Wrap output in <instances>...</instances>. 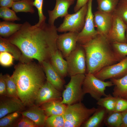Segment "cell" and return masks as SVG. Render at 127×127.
<instances>
[{"label":"cell","mask_w":127,"mask_h":127,"mask_svg":"<svg viewBox=\"0 0 127 127\" xmlns=\"http://www.w3.org/2000/svg\"><path fill=\"white\" fill-rule=\"evenodd\" d=\"M57 32L54 25L45 22L32 25L26 21L7 39L25 57L36 59L42 64L49 60L51 50L56 44Z\"/></svg>","instance_id":"cell-1"},{"label":"cell","mask_w":127,"mask_h":127,"mask_svg":"<svg viewBox=\"0 0 127 127\" xmlns=\"http://www.w3.org/2000/svg\"><path fill=\"white\" fill-rule=\"evenodd\" d=\"M44 71L40 66L31 63H20L15 67L12 76L19 98L25 107L34 105L38 91L46 81Z\"/></svg>","instance_id":"cell-2"},{"label":"cell","mask_w":127,"mask_h":127,"mask_svg":"<svg viewBox=\"0 0 127 127\" xmlns=\"http://www.w3.org/2000/svg\"><path fill=\"white\" fill-rule=\"evenodd\" d=\"M81 45L86 54V73L94 75L104 67L121 60L106 38L99 34Z\"/></svg>","instance_id":"cell-3"},{"label":"cell","mask_w":127,"mask_h":127,"mask_svg":"<svg viewBox=\"0 0 127 127\" xmlns=\"http://www.w3.org/2000/svg\"><path fill=\"white\" fill-rule=\"evenodd\" d=\"M97 108H87L81 102L67 105L63 115L64 127H79L95 111Z\"/></svg>","instance_id":"cell-4"},{"label":"cell","mask_w":127,"mask_h":127,"mask_svg":"<svg viewBox=\"0 0 127 127\" xmlns=\"http://www.w3.org/2000/svg\"><path fill=\"white\" fill-rule=\"evenodd\" d=\"M85 74H79L71 76L68 83L65 86L62 95V103L71 105L81 101L85 95L83 92L82 85Z\"/></svg>","instance_id":"cell-5"},{"label":"cell","mask_w":127,"mask_h":127,"mask_svg":"<svg viewBox=\"0 0 127 127\" xmlns=\"http://www.w3.org/2000/svg\"><path fill=\"white\" fill-rule=\"evenodd\" d=\"M85 77L82 85V89L84 95L88 94L96 100L103 96L107 95L105 91L107 87L114 86L112 82L105 81L96 77L94 74L89 73L85 74Z\"/></svg>","instance_id":"cell-6"},{"label":"cell","mask_w":127,"mask_h":127,"mask_svg":"<svg viewBox=\"0 0 127 127\" xmlns=\"http://www.w3.org/2000/svg\"><path fill=\"white\" fill-rule=\"evenodd\" d=\"M65 58L67 64L68 74L70 76L86 73V54L81 45L77 43L75 48Z\"/></svg>","instance_id":"cell-7"},{"label":"cell","mask_w":127,"mask_h":127,"mask_svg":"<svg viewBox=\"0 0 127 127\" xmlns=\"http://www.w3.org/2000/svg\"><path fill=\"white\" fill-rule=\"evenodd\" d=\"M87 10V3L75 13L68 14L64 17L63 23L57 28V31L80 32L84 26Z\"/></svg>","instance_id":"cell-8"},{"label":"cell","mask_w":127,"mask_h":127,"mask_svg":"<svg viewBox=\"0 0 127 127\" xmlns=\"http://www.w3.org/2000/svg\"><path fill=\"white\" fill-rule=\"evenodd\" d=\"M93 0H89L87 3L88 10L84 26L78 34L77 43L84 44L92 40L98 34L95 28L94 15L92 12Z\"/></svg>","instance_id":"cell-9"},{"label":"cell","mask_w":127,"mask_h":127,"mask_svg":"<svg viewBox=\"0 0 127 127\" xmlns=\"http://www.w3.org/2000/svg\"><path fill=\"white\" fill-rule=\"evenodd\" d=\"M127 74V56L120 61L106 67L94 75L99 79L105 80L120 78Z\"/></svg>","instance_id":"cell-10"},{"label":"cell","mask_w":127,"mask_h":127,"mask_svg":"<svg viewBox=\"0 0 127 127\" xmlns=\"http://www.w3.org/2000/svg\"><path fill=\"white\" fill-rule=\"evenodd\" d=\"M111 27L106 38L110 43H126L125 37L127 25L114 12Z\"/></svg>","instance_id":"cell-11"},{"label":"cell","mask_w":127,"mask_h":127,"mask_svg":"<svg viewBox=\"0 0 127 127\" xmlns=\"http://www.w3.org/2000/svg\"><path fill=\"white\" fill-rule=\"evenodd\" d=\"M78 33L69 32L58 35L56 40V45L64 58H65L76 48Z\"/></svg>","instance_id":"cell-12"},{"label":"cell","mask_w":127,"mask_h":127,"mask_svg":"<svg viewBox=\"0 0 127 127\" xmlns=\"http://www.w3.org/2000/svg\"><path fill=\"white\" fill-rule=\"evenodd\" d=\"M62 96L61 91L46 81L38 91L34 105L40 106L51 101H61Z\"/></svg>","instance_id":"cell-13"},{"label":"cell","mask_w":127,"mask_h":127,"mask_svg":"<svg viewBox=\"0 0 127 127\" xmlns=\"http://www.w3.org/2000/svg\"><path fill=\"white\" fill-rule=\"evenodd\" d=\"M112 13L99 10L94 13V22L96 30L99 34L106 38L112 26Z\"/></svg>","instance_id":"cell-14"},{"label":"cell","mask_w":127,"mask_h":127,"mask_svg":"<svg viewBox=\"0 0 127 127\" xmlns=\"http://www.w3.org/2000/svg\"><path fill=\"white\" fill-rule=\"evenodd\" d=\"M25 106L18 98L8 96L1 97L0 101V119L16 111L22 112Z\"/></svg>","instance_id":"cell-15"},{"label":"cell","mask_w":127,"mask_h":127,"mask_svg":"<svg viewBox=\"0 0 127 127\" xmlns=\"http://www.w3.org/2000/svg\"><path fill=\"white\" fill-rule=\"evenodd\" d=\"M76 0H56L55 7L52 10L48 11L49 18L48 24L54 25L56 19L59 17H65L69 14L68 10L70 6L73 4Z\"/></svg>","instance_id":"cell-16"},{"label":"cell","mask_w":127,"mask_h":127,"mask_svg":"<svg viewBox=\"0 0 127 127\" xmlns=\"http://www.w3.org/2000/svg\"><path fill=\"white\" fill-rule=\"evenodd\" d=\"M42 64L47 81L58 90L61 91L63 89L64 83L63 78L58 73L49 61H44Z\"/></svg>","instance_id":"cell-17"},{"label":"cell","mask_w":127,"mask_h":127,"mask_svg":"<svg viewBox=\"0 0 127 127\" xmlns=\"http://www.w3.org/2000/svg\"><path fill=\"white\" fill-rule=\"evenodd\" d=\"M21 112L22 115L32 120L37 127H44L47 117L43 110L39 106L34 105Z\"/></svg>","instance_id":"cell-18"},{"label":"cell","mask_w":127,"mask_h":127,"mask_svg":"<svg viewBox=\"0 0 127 127\" xmlns=\"http://www.w3.org/2000/svg\"><path fill=\"white\" fill-rule=\"evenodd\" d=\"M61 101H49L43 104L40 107L44 110L47 117L53 115H63L67 106L62 103Z\"/></svg>","instance_id":"cell-19"},{"label":"cell","mask_w":127,"mask_h":127,"mask_svg":"<svg viewBox=\"0 0 127 127\" xmlns=\"http://www.w3.org/2000/svg\"><path fill=\"white\" fill-rule=\"evenodd\" d=\"M106 110L103 108L99 106L95 111L82 124L81 127H98L104 122L107 114Z\"/></svg>","instance_id":"cell-20"},{"label":"cell","mask_w":127,"mask_h":127,"mask_svg":"<svg viewBox=\"0 0 127 127\" xmlns=\"http://www.w3.org/2000/svg\"><path fill=\"white\" fill-rule=\"evenodd\" d=\"M114 85L113 95L116 97L127 98V74L118 79H110Z\"/></svg>","instance_id":"cell-21"},{"label":"cell","mask_w":127,"mask_h":127,"mask_svg":"<svg viewBox=\"0 0 127 127\" xmlns=\"http://www.w3.org/2000/svg\"><path fill=\"white\" fill-rule=\"evenodd\" d=\"M22 24H16L7 21L0 22V35L1 37L10 36L18 31Z\"/></svg>","instance_id":"cell-22"},{"label":"cell","mask_w":127,"mask_h":127,"mask_svg":"<svg viewBox=\"0 0 127 127\" xmlns=\"http://www.w3.org/2000/svg\"><path fill=\"white\" fill-rule=\"evenodd\" d=\"M18 48L10 42L7 39L0 37V52L10 53L16 60H20L21 54Z\"/></svg>","instance_id":"cell-23"},{"label":"cell","mask_w":127,"mask_h":127,"mask_svg":"<svg viewBox=\"0 0 127 127\" xmlns=\"http://www.w3.org/2000/svg\"><path fill=\"white\" fill-rule=\"evenodd\" d=\"M33 0H20L14 2L12 7L16 12H29L33 13L35 12L33 8Z\"/></svg>","instance_id":"cell-24"},{"label":"cell","mask_w":127,"mask_h":127,"mask_svg":"<svg viewBox=\"0 0 127 127\" xmlns=\"http://www.w3.org/2000/svg\"><path fill=\"white\" fill-rule=\"evenodd\" d=\"M122 123L121 112L115 111L108 113L104 121L108 127H121Z\"/></svg>","instance_id":"cell-25"},{"label":"cell","mask_w":127,"mask_h":127,"mask_svg":"<svg viewBox=\"0 0 127 127\" xmlns=\"http://www.w3.org/2000/svg\"><path fill=\"white\" fill-rule=\"evenodd\" d=\"M117 98L110 94L101 98L97 100V104L104 108L107 113L115 111Z\"/></svg>","instance_id":"cell-26"},{"label":"cell","mask_w":127,"mask_h":127,"mask_svg":"<svg viewBox=\"0 0 127 127\" xmlns=\"http://www.w3.org/2000/svg\"><path fill=\"white\" fill-rule=\"evenodd\" d=\"M97 9L106 12L112 13L115 11L119 0H96Z\"/></svg>","instance_id":"cell-27"},{"label":"cell","mask_w":127,"mask_h":127,"mask_svg":"<svg viewBox=\"0 0 127 127\" xmlns=\"http://www.w3.org/2000/svg\"><path fill=\"white\" fill-rule=\"evenodd\" d=\"M22 115L21 112L16 111L9 114L0 119V127H13Z\"/></svg>","instance_id":"cell-28"},{"label":"cell","mask_w":127,"mask_h":127,"mask_svg":"<svg viewBox=\"0 0 127 127\" xmlns=\"http://www.w3.org/2000/svg\"><path fill=\"white\" fill-rule=\"evenodd\" d=\"M5 80L8 96L19 98L16 86L11 76L7 74L4 75Z\"/></svg>","instance_id":"cell-29"},{"label":"cell","mask_w":127,"mask_h":127,"mask_svg":"<svg viewBox=\"0 0 127 127\" xmlns=\"http://www.w3.org/2000/svg\"><path fill=\"white\" fill-rule=\"evenodd\" d=\"M64 123L63 115H53L47 118L44 127H64Z\"/></svg>","instance_id":"cell-30"},{"label":"cell","mask_w":127,"mask_h":127,"mask_svg":"<svg viewBox=\"0 0 127 127\" xmlns=\"http://www.w3.org/2000/svg\"><path fill=\"white\" fill-rule=\"evenodd\" d=\"M15 12L9 8L0 7V18L5 21H14L20 20L16 14Z\"/></svg>","instance_id":"cell-31"},{"label":"cell","mask_w":127,"mask_h":127,"mask_svg":"<svg viewBox=\"0 0 127 127\" xmlns=\"http://www.w3.org/2000/svg\"><path fill=\"white\" fill-rule=\"evenodd\" d=\"M113 12L118 16L127 25V0H119Z\"/></svg>","instance_id":"cell-32"},{"label":"cell","mask_w":127,"mask_h":127,"mask_svg":"<svg viewBox=\"0 0 127 127\" xmlns=\"http://www.w3.org/2000/svg\"><path fill=\"white\" fill-rule=\"evenodd\" d=\"M111 44L114 51L121 60L127 56V43L115 42Z\"/></svg>","instance_id":"cell-33"},{"label":"cell","mask_w":127,"mask_h":127,"mask_svg":"<svg viewBox=\"0 0 127 127\" xmlns=\"http://www.w3.org/2000/svg\"><path fill=\"white\" fill-rule=\"evenodd\" d=\"M13 127H37L31 119L22 115L14 124Z\"/></svg>","instance_id":"cell-34"},{"label":"cell","mask_w":127,"mask_h":127,"mask_svg":"<svg viewBox=\"0 0 127 127\" xmlns=\"http://www.w3.org/2000/svg\"><path fill=\"white\" fill-rule=\"evenodd\" d=\"M43 0H34L33 2L34 6L37 8L39 16V21L35 24L39 26L45 22L46 17L44 15L43 11Z\"/></svg>","instance_id":"cell-35"},{"label":"cell","mask_w":127,"mask_h":127,"mask_svg":"<svg viewBox=\"0 0 127 127\" xmlns=\"http://www.w3.org/2000/svg\"><path fill=\"white\" fill-rule=\"evenodd\" d=\"M13 56L9 53L1 52L0 53V63L1 64L5 66H8L13 63Z\"/></svg>","instance_id":"cell-36"},{"label":"cell","mask_w":127,"mask_h":127,"mask_svg":"<svg viewBox=\"0 0 127 127\" xmlns=\"http://www.w3.org/2000/svg\"><path fill=\"white\" fill-rule=\"evenodd\" d=\"M114 111L122 112L127 110V99L116 97Z\"/></svg>","instance_id":"cell-37"},{"label":"cell","mask_w":127,"mask_h":127,"mask_svg":"<svg viewBox=\"0 0 127 127\" xmlns=\"http://www.w3.org/2000/svg\"><path fill=\"white\" fill-rule=\"evenodd\" d=\"M0 95L1 97L8 96L4 76L1 73L0 74Z\"/></svg>","instance_id":"cell-38"},{"label":"cell","mask_w":127,"mask_h":127,"mask_svg":"<svg viewBox=\"0 0 127 127\" xmlns=\"http://www.w3.org/2000/svg\"><path fill=\"white\" fill-rule=\"evenodd\" d=\"M89 0H77L76 4L74 7V10L75 12L79 10L82 7L87 4Z\"/></svg>","instance_id":"cell-39"},{"label":"cell","mask_w":127,"mask_h":127,"mask_svg":"<svg viewBox=\"0 0 127 127\" xmlns=\"http://www.w3.org/2000/svg\"><path fill=\"white\" fill-rule=\"evenodd\" d=\"M14 2L13 0H0V6L9 8L12 7Z\"/></svg>","instance_id":"cell-40"},{"label":"cell","mask_w":127,"mask_h":127,"mask_svg":"<svg viewBox=\"0 0 127 127\" xmlns=\"http://www.w3.org/2000/svg\"><path fill=\"white\" fill-rule=\"evenodd\" d=\"M122 123L121 127H127V110L121 112Z\"/></svg>","instance_id":"cell-41"},{"label":"cell","mask_w":127,"mask_h":127,"mask_svg":"<svg viewBox=\"0 0 127 127\" xmlns=\"http://www.w3.org/2000/svg\"><path fill=\"white\" fill-rule=\"evenodd\" d=\"M125 37L126 39V43H127V26L126 31Z\"/></svg>","instance_id":"cell-42"},{"label":"cell","mask_w":127,"mask_h":127,"mask_svg":"<svg viewBox=\"0 0 127 127\" xmlns=\"http://www.w3.org/2000/svg\"><path fill=\"white\" fill-rule=\"evenodd\" d=\"M13 0L14 2H15V1H18L20 0Z\"/></svg>","instance_id":"cell-43"},{"label":"cell","mask_w":127,"mask_h":127,"mask_svg":"<svg viewBox=\"0 0 127 127\" xmlns=\"http://www.w3.org/2000/svg\"></svg>","instance_id":"cell-44"}]
</instances>
